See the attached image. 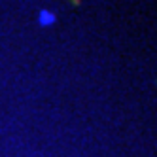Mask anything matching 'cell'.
Masks as SVG:
<instances>
[{
  "mask_svg": "<svg viewBox=\"0 0 157 157\" xmlns=\"http://www.w3.org/2000/svg\"><path fill=\"white\" fill-rule=\"evenodd\" d=\"M70 4H74V6H80V4H82V0H70Z\"/></svg>",
  "mask_w": 157,
  "mask_h": 157,
  "instance_id": "obj_2",
  "label": "cell"
},
{
  "mask_svg": "<svg viewBox=\"0 0 157 157\" xmlns=\"http://www.w3.org/2000/svg\"><path fill=\"white\" fill-rule=\"evenodd\" d=\"M38 21H40V25L48 27V25H53V23H55V15H53L51 12H48V10H44V12H40Z\"/></svg>",
  "mask_w": 157,
  "mask_h": 157,
  "instance_id": "obj_1",
  "label": "cell"
}]
</instances>
